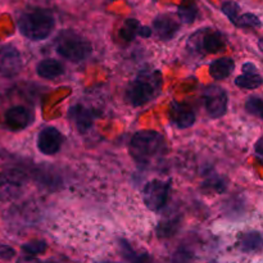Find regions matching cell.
I'll return each mask as SVG.
<instances>
[{"instance_id":"cell-1","label":"cell","mask_w":263,"mask_h":263,"mask_svg":"<svg viewBox=\"0 0 263 263\" xmlns=\"http://www.w3.org/2000/svg\"><path fill=\"white\" fill-rule=\"evenodd\" d=\"M17 27L25 37L32 41H41L53 32L55 18L53 13L45 8H30L18 14Z\"/></svg>"},{"instance_id":"cell-2","label":"cell","mask_w":263,"mask_h":263,"mask_svg":"<svg viewBox=\"0 0 263 263\" xmlns=\"http://www.w3.org/2000/svg\"><path fill=\"white\" fill-rule=\"evenodd\" d=\"M162 89V74L158 69H145L130 82L126 100L134 107H141L156 99Z\"/></svg>"},{"instance_id":"cell-3","label":"cell","mask_w":263,"mask_h":263,"mask_svg":"<svg viewBox=\"0 0 263 263\" xmlns=\"http://www.w3.org/2000/svg\"><path fill=\"white\" fill-rule=\"evenodd\" d=\"M128 151L138 163H149L163 153V136L157 131H139L131 139Z\"/></svg>"},{"instance_id":"cell-4","label":"cell","mask_w":263,"mask_h":263,"mask_svg":"<svg viewBox=\"0 0 263 263\" xmlns=\"http://www.w3.org/2000/svg\"><path fill=\"white\" fill-rule=\"evenodd\" d=\"M55 50L62 58L77 63L91 54V44L80 33L72 30H63L55 39Z\"/></svg>"},{"instance_id":"cell-5","label":"cell","mask_w":263,"mask_h":263,"mask_svg":"<svg viewBox=\"0 0 263 263\" xmlns=\"http://www.w3.org/2000/svg\"><path fill=\"white\" fill-rule=\"evenodd\" d=\"M189 46L203 54H217L226 48V36L212 28H200L189 37Z\"/></svg>"},{"instance_id":"cell-6","label":"cell","mask_w":263,"mask_h":263,"mask_svg":"<svg viewBox=\"0 0 263 263\" xmlns=\"http://www.w3.org/2000/svg\"><path fill=\"white\" fill-rule=\"evenodd\" d=\"M170 190H171V179L149 181L143 190V200L146 208L154 212L162 210L168 200Z\"/></svg>"},{"instance_id":"cell-7","label":"cell","mask_w":263,"mask_h":263,"mask_svg":"<svg viewBox=\"0 0 263 263\" xmlns=\"http://www.w3.org/2000/svg\"><path fill=\"white\" fill-rule=\"evenodd\" d=\"M203 100L208 116L211 118H220L228 110L229 98L225 90L217 85H211L203 91Z\"/></svg>"},{"instance_id":"cell-8","label":"cell","mask_w":263,"mask_h":263,"mask_svg":"<svg viewBox=\"0 0 263 263\" xmlns=\"http://www.w3.org/2000/svg\"><path fill=\"white\" fill-rule=\"evenodd\" d=\"M25 182V175L18 170H8L0 175V200L10 202L20 197Z\"/></svg>"},{"instance_id":"cell-9","label":"cell","mask_w":263,"mask_h":263,"mask_svg":"<svg viewBox=\"0 0 263 263\" xmlns=\"http://www.w3.org/2000/svg\"><path fill=\"white\" fill-rule=\"evenodd\" d=\"M23 59L13 45L0 46V76L14 77L22 71Z\"/></svg>"},{"instance_id":"cell-10","label":"cell","mask_w":263,"mask_h":263,"mask_svg":"<svg viewBox=\"0 0 263 263\" xmlns=\"http://www.w3.org/2000/svg\"><path fill=\"white\" fill-rule=\"evenodd\" d=\"M62 143H63V135L58 128L53 126H46L39 133L36 139V145L40 153L45 156H54L61 151Z\"/></svg>"},{"instance_id":"cell-11","label":"cell","mask_w":263,"mask_h":263,"mask_svg":"<svg viewBox=\"0 0 263 263\" xmlns=\"http://www.w3.org/2000/svg\"><path fill=\"white\" fill-rule=\"evenodd\" d=\"M4 122L5 126L12 131L25 130L32 125L33 113L25 105H13L5 110Z\"/></svg>"},{"instance_id":"cell-12","label":"cell","mask_w":263,"mask_h":263,"mask_svg":"<svg viewBox=\"0 0 263 263\" xmlns=\"http://www.w3.org/2000/svg\"><path fill=\"white\" fill-rule=\"evenodd\" d=\"M153 30L157 37L162 41L172 40L180 30V23L168 13L158 14L153 21Z\"/></svg>"},{"instance_id":"cell-13","label":"cell","mask_w":263,"mask_h":263,"mask_svg":"<svg viewBox=\"0 0 263 263\" xmlns=\"http://www.w3.org/2000/svg\"><path fill=\"white\" fill-rule=\"evenodd\" d=\"M170 120L177 128H189L195 122V112L187 103L172 102Z\"/></svg>"},{"instance_id":"cell-14","label":"cell","mask_w":263,"mask_h":263,"mask_svg":"<svg viewBox=\"0 0 263 263\" xmlns=\"http://www.w3.org/2000/svg\"><path fill=\"white\" fill-rule=\"evenodd\" d=\"M243 73L235 79V85L240 89L254 90L262 85V76L258 73V68L251 62L243 64Z\"/></svg>"},{"instance_id":"cell-15","label":"cell","mask_w":263,"mask_h":263,"mask_svg":"<svg viewBox=\"0 0 263 263\" xmlns=\"http://www.w3.org/2000/svg\"><path fill=\"white\" fill-rule=\"evenodd\" d=\"M69 118L74 122L76 128L81 134L87 133L92 127L95 120V113L89 108L81 104H76L69 109Z\"/></svg>"},{"instance_id":"cell-16","label":"cell","mask_w":263,"mask_h":263,"mask_svg":"<svg viewBox=\"0 0 263 263\" xmlns=\"http://www.w3.org/2000/svg\"><path fill=\"white\" fill-rule=\"evenodd\" d=\"M36 73L45 80H54L64 73V66L53 58L43 59L36 66Z\"/></svg>"},{"instance_id":"cell-17","label":"cell","mask_w":263,"mask_h":263,"mask_svg":"<svg viewBox=\"0 0 263 263\" xmlns=\"http://www.w3.org/2000/svg\"><path fill=\"white\" fill-rule=\"evenodd\" d=\"M235 68V62L231 58H220L210 64V74L215 80H225L233 73Z\"/></svg>"},{"instance_id":"cell-18","label":"cell","mask_w":263,"mask_h":263,"mask_svg":"<svg viewBox=\"0 0 263 263\" xmlns=\"http://www.w3.org/2000/svg\"><path fill=\"white\" fill-rule=\"evenodd\" d=\"M239 249L244 253H254L259 251L262 247V235L258 231H251V233L241 234L239 238Z\"/></svg>"},{"instance_id":"cell-19","label":"cell","mask_w":263,"mask_h":263,"mask_svg":"<svg viewBox=\"0 0 263 263\" xmlns=\"http://www.w3.org/2000/svg\"><path fill=\"white\" fill-rule=\"evenodd\" d=\"M120 251L127 263H154L148 253H139L126 240H120Z\"/></svg>"},{"instance_id":"cell-20","label":"cell","mask_w":263,"mask_h":263,"mask_svg":"<svg viewBox=\"0 0 263 263\" xmlns=\"http://www.w3.org/2000/svg\"><path fill=\"white\" fill-rule=\"evenodd\" d=\"M177 17L184 25H192L198 17V5L194 0H184L177 7Z\"/></svg>"},{"instance_id":"cell-21","label":"cell","mask_w":263,"mask_h":263,"mask_svg":"<svg viewBox=\"0 0 263 263\" xmlns=\"http://www.w3.org/2000/svg\"><path fill=\"white\" fill-rule=\"evenodd\" d=\"M180 228V217L176 216V217H170L167 220L161 221L157 226V235L159 238H171L175 234L177 233Z\"/></svg>"},{"instance_id":"cell-22","label":"cell","mask_w":263,"mask_h":263,"mask_svg":"<svg viewBox=\"0 0 263 263\" xmlns=\"http://www.w3.org/2000/svg\"><path fill=\"white\" fill-rule=\"evenodd\" d=\"M140 22L135 18H128L125 21L123 26L120 30V36L126 41H133L138 36L139 28H140Z\"/></svg>"},{"instance_id":"cell-23","label":"cell","mask_w":263,"mask_h":263,"mask_svg":"<svg viewBox=\"0 0 263 263\" xmlns=\"http://www.w3.org/2000/svg\"><path fill=\"white\" fill-rule=\"evenodd\" d=\"M234 25L240 28H259L262 23L258 15L254 13H244V14H239Z\"/></svg>"},{"instance_id":"cell-24","label":"cell","mask_w":263,"mask_h":263,"mask_svg":"<svg viewBox=\"0 0 263 263\" xmlns=\"http://www.w3.org/2000/svg\"><path fill=\"white\" fill-rule=\"evenodd\" d=\"M46 249H48V244L44 240H32L22 246L23 253H26L30 257H36L39 254L45 253Z\"/></svg>"},{"instance_id":"cell-25","label":"cell","mask_w":263,"mask_h":263,"mask_svg":"<svg viewBox=\"0 0 263 263\" xmlns=\"http://www.w3.org/2000/svg\"><path fill=\"white\" fill-rule=\"evenodd\" d=\"M194 262V252L187 247L182 246L172 254L171 263H193Z\"/></svg>"},{"instance_id":"cell-26","label":"cell","mask_w":263,"mask_h":263,"mask_svg":"<svg viewBox=\"0 0 263 263\" xmlns=\"http://www.w3.org/2000/svg\"><path fill=\"white\" fill-rule=\"evenodd\" d=\"M221 10H222L223 14L230 20L231 23H235L236 18L240 14V5L236 2H233V0H228V2L222 3Z\"/></svg>"},{"instance_id":"cell-27","label":"cell","mask_w":263,"mask_h":263,"mask_svg":"<svg viewBox=\"0 0 263 263\" xmlns=\"http://www.w3.org/2000/svg\"><path fill=\"white\" fill-rule=\"evenodd\" d=\"M246 110L249 115L257 116L258 118H262V99L259 97H249L246 102Z\"/></svg>"},{"instance_id":"cell-28","label":"cell","mask_w":263,"mask_h":263,"mask_svg":"<svg viewBox=\"0 0 263 263\" xmlns=\"http://www.w3.org/2000/svg\"><path fill=\"white\" fill-rule=\"evenodd\" d=\"M204 186L208 189H212L213 192L222 193L226 190V182L223 180V177L217 176V175H213L210 179H207L204 181Z\"/></svg>"},{"instance_id":"cell-29","label":"cell","mask_w":263,"mask_h":263,"mask_svg":"<svg viewBox=\"0 0 263 263\" xmlns=\"http://www.w3.org/2000/svg\"><path fill=\"white\" fill-rule=\"evenodd\" d=\"M14 256V249L10 248L9 246L0 243V261H8V259H12Z\"/></svg>"},{"instance_id":"cell-30","label":"cell","mask_w":263,"mask_h":263,"mask_svg":"<svg viewBox=\"0 0 263 263\" xmlns=\"http://www.w3.org/2000/svg\"><path fill=\"white\" fill-rule=\"evenodd\" d=\"M138 36H140V37H151V36H152V28L148 27V26H140V28H139Z\"/></svg>"},{"instance_id":"cell-31","label":"cell","mask_w":263,"mask_h":263,"mask_svg":"<svg viewBox=\"0 0 263 263\" xmlns=\"http://www.w3.org/2000/svg\"><path fill=\"white\" fill-rule=\"evenodd\" d=\"M17 263H48V262H43L40 261V259H37L36 257H21V258H18Z\"/></svg>"},{"instance_id":"cell-32","label":"cell","mask_w":263,"mask_h":263,"mask_svg":"<svg viewBox=\"0 0 263 263\" xmlns=\"http://www.w3.org/2000/svg\"><path fill=\"white\" fill-rule=\"evenodd\" d=\"M262 146H263V140L261 138V139H258V141H257V144H256V154L258 156L259 159H262V156H263Z\"/></svg>"},{"instance_id":"cell-33","label":"cell","mask_w":263,"mask_h":263,"mask_svg":"<svg viewBox=\"0 0 263 263\" xmlns=\"http://www.w3.org/2000/svg\"><path fill=\"white\" fill-rule=\"evenodd\" d=\"M99 263H116V262H110V261H104V262H99Z\"/></svg>"}]
</instances>
